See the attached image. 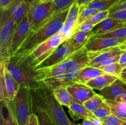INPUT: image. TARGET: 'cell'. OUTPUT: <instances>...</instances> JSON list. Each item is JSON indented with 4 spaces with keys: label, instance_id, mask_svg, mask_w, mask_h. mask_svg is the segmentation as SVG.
<instances>
[{
    "label": "cell",
    "instance_id": "cell-19",
    "mask_svg": "<svg viewBox=\"0 0 126 125\" xmlns=\"http://www.w3.org/2000/svg\"><path fill=\"white\" fill-rule=\"evenodd\" d=\"M118 78H119L116 76L104 74L89 81L86 85L93 89H97L101 91L107 87H110Z\"/></svg>",
    "mask_w": 126,
    "mask_h": 125
},
{
    "label": "cell",
    "instance_id": "cell-1",
    "mask_svg": "<svg viewBox=\"0 0 126 125\" xmlns=\"http://www.w3.org/2000/svg\"><path fill=\"white\" fill-rule=\"evenodd\" d=\"M69 9L50 16L35 29L31 30L27 38L12 56L25 59L40 44L60 33L68 13Z\"/></svg>",
    "mask_w": 126,
    "mask_h": 125
},
{
    "label": "cell",
    "instance_id": "cell-28",
    "mask_svg": "<svg viewBox=\"0 0 126 125\" xmlns=\"http://www.w3.org/2000/svg\"><path fill=\"white\" fill-rule=\"evenodd\" d=\"M98 12H100V11H97L95 9L88 7V6H87V7H80V14L77 20V23H76V30L78 29V28L81 25H82L85 21L91 18L92 16L94 15L95 14L98 13Z\"/></svg>",
    "mask_w": 126,
    "mask_h": 125
},
{
    "label": "cell",
    "instance_id": "cell-18",
    "mask_svg": "<svg viewBox=\"0 0 126 125\" xmlns=\"http://www.w3.org/2000/svg\"><path fill=\"white\" fill-rule=\"evenodd\" d=\"M29 6L30 2L24 1L14 7L12 9L5 11L1 13L10 17L17 25H19L27 15Z\"/></svg>",
    "mask_w": 126,
    "mask_h": 125
},
{
    "label": "cell",
    "instance_id": "cell-13",
    "mask_svg": "<svg viewBox=\"0 0 126 125\" xmlns=\"http://www.w3.org/2000/svg\"><path fill=\"white\" fill-rule=\"evenodd\" d=\"M66 88L74 100L80 104H83L84 102L97 94L94 89L83 83H75L68 86Z\"/></svg>",
    "mask_w": 126,
    "mask_h": 125
},
{
    "label": "cell",
    "instance_id": "cell-41",
    "mask_svg": "<svg viewBox=\"0 0 126 125\" xmlns=\"http://www.w3.org/2000/svg\"><path fill=\"white\" fill-rule=\"evenodd\" d=\"M79 125H102V120L95 118L92 121L90 120H84L82 123L79 124Z\"/></svg>",
    "mask_w": 126,
    "mask_h": 125
},
{
    "label": "cell",
    "instance_id": "cell-36",
    "mask_svg": "<svg viewBox=\"0 0 126 125\" xmlns=\"http://www.w3.org/2000/svg\"><path fill=\"white\" fill-rule=\"evenodd\" d=\"M102 125H126V121L113 114L102 120Z\"/></svg>",
    "mask_w": 126,
    "mask_h": 125
},
{
    "label": "cell",
    "instance_id": "cell-9",
    "mask_svg": "<svg viewBox=\"0 0 126 125\" xmlns=\"http://www.w3.org/2000/svg\"><path fill=\"white\" fill-rule=\"evenodd\" d=\"M76 50L71 47L68 40H66L58 47V49L50 55L45 61L39 64L36 69L51 67L57 64L68 57Z\"/></svg>",
    "mask_w": 126,
    "mask_h": 125
},
{
    "label": "cell",
    "instance_id": "cell-4",
    "mask_svg": "<svg viewBox=\"0 0 126 125\" xmlns=\"http://www.w3.org/2000/svg\"><path fill=\"white\" fill-rule=\"evenodd\" d=\"M6 67L12 77L18 82L20 87L34 89L41 85L35 79L36 69L30 65L26 59L12 56L7 60Z\"/></svg>",
    "mask_w": 126,
    "mask_h": 125
},
{
    "label": "cell",
    "instance_id": "cell-35",
    "mask_svg": "<svg viewBox=\"0 0 126 125\" xmlns=\"http://www.w3.org/2000/svg\"><path fill=\"white\" fill-rule=\"evenodd\" d=\"M34 113L38 116L39 125H54L49 115L44 110L41 109H36L34 110Z\"/></svg>",
    "mask_w": 126,
    "mask_h": 125
},
{
    "label": "cell",
    "instance_id": "cell-16",
    "mask_svg": "<svg viewBox=\"0 0 126 125\" xmlns=\"http://www.w3.org/2000/svg\"><path fill=\"white\" fill-rule=\"evenodd\" d=\"M68 111L70 116L74 120L82 119L83 120L92 121L97 118L93 113L89 111L83 104H80L75 100L68 107Z\"/></svg>",
    "mask_w": 126,
    "mask_h": 125
},
{
    "label": "cell",
    "instance_id": "cell-26",
    "mask_svg": "<svg viewBox=\"0 0 126 125\" xmlns=\"http://www.w3.org/2000/svg\"><path fill=\"white\" fill-rule=\"evenodd\" d=\"M105 102L110 107L112 114L126 121V103L119 102L116 100H105Z\"/></svg>",
    "mask_w": 126,
    "mask_h": 125
},
{
    "label": "cell",
    "instance_id": "cell-21",
    "mask_svg": "<svg viewBox=\"0 0 126 125\" xmlns=\"http://www.w3.org/2000/svg\"><path fill=\"white\" fill-rule=\"evenodd\" d=\"M105 73L99 68L93 67L92 66H87L82 69L76 79V83L86 84V83Z\"/></svg>",
    "mask_w": 126,
    "mask_h": 125
},
{
    "label": "cell",
    "instance_id": "cell-52",
    "mask_svg": "<svg viewBox=\"0 0 126 125\" xmlns=\"http://www.w3.org/2000/svg\"><path fill=\"white\" fill-rule=\"evenodd\" d=\"M32 1H33V0H26V1H27V2H31Z\"/></svg>",
    "mask_w": 126,
    "mask_h": 125
},
{
    "label": "cell",
    "instance_id": "cell-37",
    "mask_svg": "<svg viewBox=\"0 0 126 125\" xmlns=\"http://www.w3.org/2000/svg\"><path fill=\"white\" fill-rule=\"evenodd\" d=\"M6 109L7 110V115L6 118H4L2 120V125H18L15 117L11 104L7 107Z\"/></svg>",
    "mask_w": 126,
    "mask_h": 125
},
{
    "label": "cell",
    "instance_id": "cell-7",
    "mask_svg": "<svg viewBox=\"0 0 126 125\" xmlns=\"http://www.w3.org/2000/svg\"><path fill=\"white\" fill-rule=\"evenodd\" d=\"M18 25L11 18L1 24L0 33V58L1 61L10 58V47L12 38Z\"/></svg>",
    "mask_w": 126,
    "mask_h": 125
},
{
    "label": "cell",
    "instance_id": "cell-33",
    "mask_svg": "<svg viewBox=\"0 0 126 125\" xmlns=\"http://www.w3.org/2000/svg\"><path fill=\"white\" fill-rule=\"evenodd\" d=\"M93 113L97 118L103 120L111 115L112 113L110 105L105 101V102L100 107H99Z\"/></svg>",
    "mask_w": 126,
    "mask_h": 125
},
{
    "label": "cell",
    "instance_id": "cell-23",
    "mask_svg": "<svg viewBox=\"0 0 126 125\" xmlns=\"http://www.w3.org/2000/svg\"><path fill=\"white\" fill-rule=\"evenodd\" d=\"M66 87H59L52 91L57 101L62 105L68 108L73 102L74 99L69 93Z\"/></svg>",
    "mask_w": 126,
    "mask_h": 125
},
{
    "label": "cell",
    "instance_id": "cell-34",
    "mask_svg": "<svg viewBox=\"0 0 126 125\" xmlns=\"http://www.w3.org/2000/svg\"><path fill=\"white\" fill-rule=\"evenodd\" d=\"M110 13V11H100L98 13L95 14L94 15L92 16L91 18L87 19V20L84 22V24H95L98 25L105 18L108 17V15ZM82 23V24H83Z\"/></svg>",
    "mask_w": 126,
    "mask_h": 125
},
{
    "label": "cell",
    "instance_id": "cell-6",
    "mask_svg": "<svg viewBox=\"0 0 126 125\" xmlns=\"http://www.w3.org/2000/svg\"><path fill=\"white\" fill-rule=\"evenodd\" d=\"M65 41L60 33L49 38L34 49L26 58L32 67L35 69L52 54Z\"/></svg>",
    "mask_w": 126,
    "mask_h": 125
},
{
    "label": "cell",
    "instance_id": "cell-20",
    "mask_svg": "<svg viewBox=\"0 0 126 125\" xmlns=\"http://www.w3.org/2000/svg\"><path fill=\"white\" fill-rule=\"evenodd\" d=\"M93 36L92 31H84L78 30L70 38L68 39L70 45L76 50L83 47Z\"/></svg>",
    "mask_w": 126,
    "mask_h": 125
},
{
    "label": "cell",
    "instance_id": "cell-47",
    "mask_svg": "<svg viewBox=\"0 0 126 125\" xmlns=\"http://www.w3.org/2000/svg\"><path fill=\"white\" fill-rule=\"evenodd\" d=\"M119 78L126 83V67L123 69V71H122L120 75H119Z\"/></svg>",
    "mask_w": 126,
    "mask_h": 125
},
{
    "label": "cell",
    "instance_id": "cell-30",
    "mask_svg": "<svg viewBox=\"0 0 126 125\" xmlns=\"http://www.w3.org/2000/svg\"><path fill=\"white\" fill-rule=\"evenodd\" d=\"M76 1L77 0H54L50 14L70 9L71 5Z\"/></svg>",
    "mask_w": 126,
    "mask_h": 125
},
{
    "label": "cell",
    "instance_id": "cell-43",
    "mask_svg": "<svg viewBox=\"0 0 126 125\" xmlns=\"http://www.w3.org/2000/svg\"><path fill=\"white\" fill-rule=\"evenodd\" d=\"M12 0H0V9L1 13L7 10L10 6Z\"/></svg>",
    "mask_w": 126,
    "mask_h": 125
},
{
    "label": "cell",
    "instance_id": "cell-51",
    "mask_svg": "<svg viewBox=\"0 0 126 125\" xmlns=\"http://www.w3.org/2000/svg\"><path fill=\"white\" fill-rule=\"evenodd\" d=\"M71 125H78V124L75 123H74V122H71Z\"/></svg>",
    "mask_w": 126,
    "mask_h": 125
},
{
    "label": "cell",
    "instance_id": "cell-12",
    "mask_svg": "<svg viewBox=\"0 0 126 125\" xmlns=\"http://www.w3.org/2000/svg\"><path fill=\"white\" fill-rule=\"evenodd\" d=\"M126 42L125 38H97L90 39L84 45V49L87 51H97L110 48L119 47Z\"/></svg>",
    "mask_w": 126,
    "mask_h": 125
},
{
    "label": "cell",
    "instance_id": "cell-3",
    "mask_svg": "<svg viewBox=\"0 0 126 125\" xmlns=\"http://www.w3.org/2000/svg\"><path fill=\"white\" fill-rule=\"evenodd\" d=\"M31 90L34 113L36 109H41L46 112L54 125H71V121L50 88L41 83L38 88Z\"/></svg>",
    "mask_w": 126,
    "mask_h": 125
},
{
    "label": "cell",
    "instance_id": "cell-10",
    "mask_svg": "<svg viewBox=\"0 0 126 125\" xmlns=\"http://www.w3.org/2000/svg\"><path fill=\"white\" fill-rule=\"evenodd\" d=\"M31 29L32 26L27 15L23 20L18 25L14 34L10 47V58L12 57L16 53L21 45L23 44L30 33Z\"/></svg>",
    "mask_w": 126,
    "mask_h": 125
},
{
    "label": "cell",
    "instance_id": "cell-11",
    "mask_svg": "<svg viewBox=\"0 0 126 125\" xmlns=\"http://www.w3.org/2000/svg\"><path fill=\"white\" fill-rule=\"evenodd\" d=\"M79 14L80 7L76 1L70 7L66 20L60 31L65 40L71 38L76 31V23Z\"/></svg>",
    "mask_w": 126,
    "mask_h": 125
},
{
    "label": "cell",
    "instance_id": "cell-49",
    "mask_svg": "<svg viewBox=\"0 0 126 125\" xmlns=\"http://www.w3.org/2000/svg\"><path fill=\"white\" fill-rule=\"evenodd\" d=\"M48 1V0H33L32 1L30 2L31 4H38V3H41V2H45V1Z\"/></svg>",
    "mask_w": 126,
    "mask_h": 125
},
{
    "label": "cell",
    "instance_id": "cell-53",
    "mask_svg": "<svg viewBox=\"0 0 126 125\" xmlns=\"http://www.w3.org/2000/svg\"><path fill=\"white\" fill-rule=\"evenodd\" d=\"M126 1V0H121V1H119V2H123V1Z\"/></svg>",
    "mask_w": 126,
    "mask_h": 125
},
{
    "label": "cell",
    "instance_id": "cell-44",
    "mask_svg": "<svg viewBox=\"0 0 126 125\" xmlns=\"http://www.w3.org/2000/svg\"><path fill=\"white\" fill-rule=\"evenodd\" d=\"M118 62H119L124 68L126 67V50L123 51V52L121 53L120 56V59H119V61Z\"/></svg>",
    "mask_w": 126,
    "mask_h": 125
},
{
    "label": "cell",
    "instance_id": "cell-8",
    "mask_svg": "<svg viewBox=\"0 0 126 125\" xmlns=\"http://www.w3.org/2000/svg\"><path fill=\"white\" fill-rule=\"evenodd\" d=\"M54 0H48L38 4L30 2L27 17L30 21L32 29H35L50 16Z\"/></svg>",
    "mask_w": 126,
    "mask_h": 125
},
{
    "label": "cell",
    "instance_id": "cell-32",
    "mask_svg": "<svg viewBox=\"0 0 126 125\" xmlns=\"http://www.w3.org/2000/svg\"><path fill=\"white\" fill-rule=\"evenodd\" d=\"M99 69H102L105 74L116 76L119 78L124 67L119 62H114V63L100 67Z\"/></svg>",
    "mask_w": 126,
    "mask_h": 125
},
{
    "label": "cell",
    "instance_id": "cell-50",
    "mask_svg": "<svg viewBox=\"0 0 126 125\" xmlns=\"http://www.w3.org/2000/svg\"><path fill=\"white\" fill-rule=\"evenodd\" d=\"M119 48H120L121 50H123V51H125L126 50V42L123 44V45H121V46H119Z\"/></svg>",
    "mask_w": 126,
    "mask_h": 125
},
{
    "label": "cell",
    "instance_id": "cell-2",
    "mask_svg": "<svg viewBox=\"0 0 126 125\" xmlns=\"http://www.w3.org/2000/svg\"><path fill=\"white\" fill-rule=\"evenodd\" d=\"M103 50L87 51L83 47L55 66L36 69V80L41 83L47 78L81 71L89 66L91 61L102 53Z\"/></svg>",
    "mask_w": 126,
    "mask_h": 125
},
{
    "label": "cell",
    "instance_id": "cell-5",
    "mask_svg": "<svg viewBox=\"0 0 126 125\" xmlns=\"http://www.w3.org/2000/svg\"><path fill=\"white\" fill-rule=\"evenodd\" d=\"M11 104L18 125H27L30 116L34 113L32 90L28 88L20 87Z\"/></svg>",
    "mask_w": 126,
    "mask_h": 125
},
{
    "label": "cell",
    "instance_id": "cell-25",
    "mask_svg": "<svg viewBox=\"0 0 126 125\" xmlns=\"http://www.w3.org/2000/svg\"><path fill=\"white\" fill-rule=\"evenodd\" d=\"M123 52V50H121L119 47H116L110 48V49H107L105 50H103V51L101 54H100L98 56L95 58L94 60L91 61L89 64V66L94 64L101 63L106 60L110 59L111 58L114 57L116 56L121 55Z\"/></svg>",
    "mask_w": 126,
    "mask_h": 125
},
{
    "label": "cell",
    "instance_id": "cell-40",
    "mask_svg": "<svg viewBox=\"0 0 126 125\" xmlns=\"http://www.w3.org/2000/svg\"><path fill=\"white\" fill-rule=\"evenodd\" d=\"M26 125H39L38 116L36 113H32L30 116Z\"/></svg>",
    "mask_w": 126,
    "mask_h": 125
},
{
    "label": "cell",
    "instance_id": "cell-27",
    "mask_svg": "<svg viewBox=\"0 0 126 125\" xmlns=\"http://www.w3.org/2000/svg\"><path fill=\"white\" fill-rule=\"evenodd\" d=\"M121 0H95L88 7L95 9L98 11H110Z\"/></svg>",
    "mask_w": 126,
    "mask_h": 125
},
{
    "label": "cell",
    "instance_id": "cell-24",
    "mask_svg": "<svg viewBox=\"0 0 126 125\" xmlns=\"http://www.w3.org/2000/svg\"><path fill=\"white\" fill-rule=\"evenodd\" d=\"M4 76H5V82H6V87H7V91H8L9 96V99L11 100V102L14 101L15 99V97L17 95L20 85L18 83L17 81H16L14 78L12 77L11 74L7 70V67L5 68L4 72Z\"/></svg>",
    "mask_w": 126,
    "mask_h": 125
},
{
    "label": "cell",
    "instance_id": "cell-42",
    "mask_svg": "<svg viewBox=\"0 0 126 125\" xmlns=\"http://www.w3.org/2000/svg\"><path fill=\"white\" fill-rule=\"evenodd\" d=\"M125 9H126V1L118 2L111 9H110V13H112V12H116V11H119V10Z\"/></svg>",
    "mask_w": 126,
    "mask_h": 125
},
{
    "label": "cell",
    "instance_id": "cell-29",
    "mask_svg": "<svg viewBox=\"0 0 126 125\" xmlns=\"http://www.w3.org/2000/svg\"><path fill=\"white\" fill-rule=\"evenodd\" d=\"M105 101V99L100 94H96L94 96L84 102L83 105L91 112L94 113Z\"/></svg>",
    "mask_w": 126,
    "mask_h": 125
},
{
    "label": "cell",
    "instance_id": "cell-17",
    "mask_svg": "<svg viewBox=\"0 0 126 125\" xmlns=\"http://www.w3.org/2000/svg\"><path fill=\"white\" fill-rule=\"evenodd\" d=\"M126 23L118 21L114 18L107 17V18L97 25L94 29L92 30L94 36L101 35L114 30L118 28L126 25Z\"/></svg>",
    "mask_w": 126,
    "mask_h": 125
},
{
    "label": "cell",
    "instance_id": "cell-46",
    "mask_svg": "<svg viewBox=\"0 0 126 125\" xmlns=\"http://www.w3.org/2000/svg\"><path fill=\"white\" fill-rule=\"evenodd\" d=\"M24 1H26V0H12L11 4H10L9 7V8L7 9V10H6V11H9V10L12 9L14 7H15V6H17V5L19 4L22 3V2H24Z\"/></svg>",
    "mask_w": 126,
    "mask_h": 125
},
{
    "label": "cell",
    "instance_id": "cell-45",
    "mask_svg": "<svg viewBox=\"0 0 126 125\" xmlns=\"http://www.w3.org/2000/svg\"><path fill=\"white\" fill-rule=\"evenodd\" d=\"M94 1L95 0H77L76 2L78 4L79 7H87Z\"/></svg>",
    "mask_w": 126,
    "mask_h": 125
},
{
    "label": "cell",
    "instance_id": "cell-31",
    "mask_svg": "<svg viewBox=\"0 0 126 125\" xmlns=\"http://www.w3.org/2000/svg\"><path fill=\"white\" fill-rule=\"evenodd\" d=\"M126 38V25L123 26L118 28L110 32L105 33V34H101V35L94 36L90 39H97V38Z\"/></svg>",
    "mask_w": 126,
    "mask_h": 125
},
{
    "label": "cell",
    "instance_id": "cell-22",
    "mask_svg": "<svg viewBox=\"0 0 126 125\" xmlns=\"http://www.w3.org/2000/svg\"><path fill=\"white\" fill-rule=\"evenodd\" d=\"M7 60L1 61L0 65V100L3 104L4 106L8 107L11 104V100L9 99L8 91H7V87H6V82H5L4 72L6 68V62Z\"/></svg>",
    "mask_w": 126,
    "mask_h": 125
},
{
    "label": "cell",
    "instance_id": "cell-14",
    "mask_svg": "<svg viewBox=\"0 0 126 125\" xmlns=\"http://www.w3.org/2000/svg\"><path fill=\"white\" fill-rule=\"evenodd\" d=\"M80 71H81L47 78L42 81L41 83L47 87L51 90L59 87H68L70 85L76 83V79Z\"/></svg>",
    "mask_w": 126,
    "mask_h": 125
},
{
    "label": "cell",
    "instance_id": "cell-15",
    "mask_svg": "<svg viewBox=\"0 0 126 125\" xmlns=\"http://www.w3.org/2000/svg\"><path fill=\"white\" fill-rule=\"evenodd\" d=\"M126 93V83L118 78L110 87L100 91L99 94L105 100H116L122 94Z\"/></svg>",
    "mask_w": 126,
    "mask_h": 125
},
{
    "label": "cell",
    "instance_id": "cell-39",
    "mask_svg": "<svg viewBox=\"0 0 126 125\" xmlns=\"http://www.w3.org/2000/svg\"><path fill=\"white\" fill-rule=\"evenodd\" d=\"M97 25L95 24H82L78 28V30L84 31H92Z\"/></svg>",
    "mask_w": 126,
    "mask_h": 125
},
{
    "label": "cell",
    "instance_id": "cell-38",
    "mask_svg": "<svg viewBox=\"0 0 126 125\" xmlns=\"http://www.w3.org/2000/svg\"><path fill=\"white\" fill-rule=\"evenodd\" d=\"M108 17L114 18L118 21L126 23V9L117 11L116 12L110 13Z\"/></svg>",
    "mask_w": 126,
    "mask_h": 125
},
{
    "label": "cell",
    "instance_id": "cell-48",
    "mask_svg": "<svg viewBox=\"0 0 126 125\" xmlns=\"http://www.w3.org/2000/svg\"><path fill=\"white\" fill-rule=\"evenodd\" d=\"M116 101L119 102L126 103V93L118 97V98L116 99Z\"/></svg>",
    "mask_w": 126,
    "mask_h": 125
}]
</instances>
